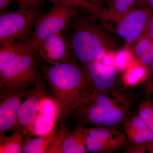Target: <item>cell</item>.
<instances>
[{
  "label": "cell",
  "instance_id": "d6986e66",
  "mask_svg": "<svg viewBox=\"0 0 153 153\" xmlns=\"http://www.w3.org/2000/svg\"><path fill=\"white\" fill-rule=\"evenodd\" d=\"M149 76V68L141 65L135 60L133 63L128 66L123 76L126 88L147 80Z\"/></svg>",
  "mask_w": 153,
  "mask_h": 153
},
{
  "label": "cell",
  "instance_id": "7c38bea8",
  "mask_svg": "<svg viewBox=\"0 0 153 153\" xmlns=\"http://www.w3.org/2000/svg\"><path fill=\"white\" fill-rule=\"evenodd\" d=\"M44 79L30 90L26 100L22 102L18 113V122L25 135H28L30 128L38 116L43 100L48 96Z\"/></svg>",
  "mask_w": 153,
  "mask_h": 153
},
{
  "label": "cell",
  "instance_id": "f1b7e54d",
  "mask_svg": "<svg viewBox=\"0 0 153 153\" xmlns=\"http://www.w3.org/2000/svg\"><path fill=\"white\" fill-rule=\"evenodd\" d=\"M16 0H0V11L4 10Z\"/></svg>",
  "mask_w": 153,
  "mask_h": 153
},
{
  "label": "cell",
  "instance_id": "8992f818",
  "mask_svg": "<svg viewBox=\"0 0 153 153\" xmlns=\"http://www.w3.org/2000/svg\"><path fill=\"white\" fill-rule=\"evenodd\" d=\"M82 66L87 76V94L92 92L118 94L126 89L121 71L114 65L106 66L97 60Z\"/></svg>",
  "mask_w": 153,
  "mask_h": 153
},
{
  "label": "cell",
  "instance_id": "8fae6325",
  "mask_svg": "<svg viewBox=\"0 0 153 153\" xmlns=\"http://www.w3.org/2000/svg\"><path fill=\"white\" fill-rule=\"evenodd\" d=\"M57 138L49 148L47 153H85L88 152L85 143L86 127L76 125L71 130L65 123L58 124Z\"/></svg>",
  "mask_w": 153,
  "mask_h": 153
},
{
  "label": "cell",
  "instance_id": "4316f807",
  "mask_svg": "<svg viewBox=\"0 0 153 153\" xmlns=\"http://www.w3.org/2000/svg\"><path fill=\"white\" fill-rule=\"evenodd\" d=\"M143 36H146L153 42V11L149 18L146 30Z\"/></svg>",
  "mask_w": 153,
  "mask_h": 153
},
{
  "label": "cell",
  "instance_id": "d4e9b609",
  "mask_svg": "<svg viewBox=\"0 0 153 153\" xmlns=\"http://www.w3.org/2000/svg\"><path fill=\"white\" fill-rule=\"evenodd\" d=\"M59 1L75 8H83L93 15L97 12L95 8L87 0H59Z\"/></svg>",
  "mask_w": 153,
  "mask_h": 153
},
{
  "label": "cell",
  "instance_id": "3957f363",
  "mask_svg": "<svg viewBox=\"0 0 153 153\" xmlns=\"http://www.w3.org/2000/svg\"><path fill=\"white\" fill-rule=\"evenodd\" d=\"M136 97L127 101L102 105L79 104L71 115L76 125L123 129L124 124L135 108Z\"/></svg>",
  "mask_w": 153,
  "mask_h": 153
},
{
  "label": "cell",
  "instance_id": "4fadbf2b",
  "mask_svg": "<svg viewBox=\"0 0 153 153\" xmlns=\"http://www.w3.org/2000/svg\"><path fill=\"white\" fill-rule=\"evenodd\" d=\"M36 51L41 60L47 64H57L74 58L68 41L62 32L47 37L39 45Z\"/></svg>",
  "mask_w": 153,
  "mask_h": 153
},
{
  "label": "cell",
  "instance_id": "9a60e30c",
  "mask_svg": "<svg viewBox=\"0 0 153 153\" xmlns=\"http://www.w3.org/2000/svg\"><path fill=\"white\" fill-rule=\"evenodd\" d=\"M137 0H109L108 7H102L97 12L96 17L102 22L119 23L122 19L132 10Z\"/></svg>",
  "mask_w": 153,
  "mask_h": 153
},
{
  "label": "cell",
  "instance_id": "4dcf8cb0",
  "mask_svg": "<svg viewBox=\"0 0 153 153\" xmlns=\"http://www.w3.org/2000/svg\"><path fill=\"white\" fill-rule=\"evenodd\" d=\"M149 78L153 84V60L149 67Z\"/></svg>",
  "mask_w": 153,
  "mask_h": 153
},
{
  "label": "cell",
  "instance_id": "7a4b0ae2",
  "mask_svg": "<svg viewBox=\"0 0 153 153\" xmlns=\"http://www.w3.org/2000/svg\"><path fill=\"white\" fill-rule=\"evenodd\" d=\"M40 69L58 108L57 121L65 123L87 92V76L75 59L55 64L41 63Z\"/></svg>",
  "mask_w": 153,
  "mask_h": 153
},
{
  "label": "cell",
  "instance_id": "277c9868",
  "mask_svg": "<svg viewBox=\"0 0 153 153\" xmlns=\"http://www.w3.org/2000/svg\"><path fill=\"white\" fill-rule=\"evenodd\" d=\"M40 58L33 47L19 55L0 71V87H29L41 82Z\"/></svg>",
  "mask_w": 153,
  "mask_h": 153
},
{
  "label": "cell",
  "instance_id": "ffe728a7",
  "mask_svg": "<svg viewBox=\"0 0 153 153\" xmlns=\"http://www.w3.org/2000/svg\"><path fill=\"white\" fill-rule=\"evenodd\" d=\"M5 133L0 132V153H23L24 134L17 132L8 137Z\"/></svg>",
  "mask_w": 153,
  "mask_h": 153
},
{
  "label": "cell",
  "instance_id": "836d02e7",
  "mask_svg": "<svg viewBox=\"0 0 153 153\" xmlns=\"http://www.w3.org/2000/svg\"><path fill=\"white\" fill-rule=\"evenodd\" d=\"M21 1V0H16V1H15L16 2L18 3L20 1Z\"/></svg>",
  "mask_w": 153,
  "mask_h": 153
},
{
  "label": "cell",
  "instance_id": "52a82bcc",
  "mask_svg": "<svg viewBox=\"0 0 153 153\" xmlns=\"http://www.w3.org/2000/svg\"><path fill=\"white\" fill-rule=\"evenodd\" d=\"M76 12L74 7L60 1L54 4L49 12L43 15L36 23L30 38L32 46L36 50L47 37L65 31Z\"/></svg>",
  "mask_w": 153,
  "mask_h": 153
},
{
  "label": "cell",
  "instance_id": "44dd1931",
  "mask_svg": "<svg viewBox=\"0 0 153 153\" xmlns=\"http://www.w3.org/2000/svg\"><path fill=\"white\" fill-rule=\"evenodd\" d=\"M56 121L55 119L51 117L39 114L33 123L29 135L27 136L41 137L46 135L55 128Z\"/></svg>",
  "mask_w": 153,
  "mask_h": 153
},
{
  "label": "cell",
  "instance_id": "ac0fdd59",
  "mask_svg": "<svg viewBox=\"0 0 153 153\" xmlns=\"http://www.w3.org/2000/svg\"><path fill=\"white\" fill-rule=\"evenodd\" d=\"M133 52L135 60L149 68L153 60V42L143 36L134 45Z\"/></svg>",
  "mask_w": 153,
  "mask_h": 153
},
{
  "label": "cell",
  "instance_id": "6da1fadb",
  "mask_svg": "<svg viewBox=\"0 0 153 153\" xmlns=\"http://www.w3.org/2000/svg\"><path fill=\"white\" fill-rule=\"evenodd\" d=\"M65 31L71 54L82 66L119 48L117 36L90 13L87 15L77 11Z\"/></svg>",
  "mask_w": 153,
  "mask_h": 153
},
{
  "label": "cell",
  "instance_id": "5bb4252c",
  "mask_svg": "<svg viewBox=\"0 0 153 153\" xmlns=\"http://www.w3.org/2000/svg\"><path fill=\"white\" fill-rule=\"evenodd\" d=\"M123 130L130 145L147 146L153 153V132L148 127L134 109L123 126Z\"/></svg>",
  "mask_w": 153,
  "mask_h": 153
},
{
  "label": "cell",
  "instance_id": "83f0119b",
  "mask_svg": "<svg viewBox=\"0 0 153 153\" xmlns=\"http://www.w3.org/2000/svg\"><path fill=\"white\" fill-rule=\"evenodd\" d=\"M90 4H91L97 10L96 13L102 8L103 7L105 0H87Z\"/></svg>",
  "mask_w": 153,
  "mask_h": 153
},
{
  "label": "cell",
  "instance_id": "5b68a950",
  "mask_svg": "<svg viewBox=\"0 0 153 153\" xmlns=\"http://www.w3.org/2000/svg\"><path fill=\"white\" fill-rule=\"evenodd\" d=\"M43 15L40 6L16 11H1V47L11 41L30 40L36 23Z\"/></svg>",
  "mask_w": 153,
  "mask_h": 153
},
{
  "label": "cell",
  "instance_id": "603a6c76",
  "mask_svg": "<svg viewBox=\"0 0 153 153\" xmlns=\"http://www.w3.org/2000/svg\"><path fill=\"white\" fill-rule=\"evenodd\" d=\"M133 53L128 47H124L116 52L115 65L120 71H123L131 64Z\"/></svg>",
  "mask_w": 153,
  "mask_h": 153
},
{
  "label": "cell",
  "instance_id": "9c48e42d",
  "mask_svg": "<svg viewBox=\"0 0 153 153\" xmlns=\"http://www.w3.org/2000/svg\"><path fill=\"white\" fill-rule=\"evenodd\" d=\"M28 88L1 87L0 132L12 131L23 134L18 122V113L23 98L30 91Z\"/></svg>",
  "mask_w": 153,
  "mask_h": 153
},
{
  "label": "cell",
  "instance_id": "f546056e",
  "mask_svg": "<svg viewBox=\"0 0 153 153\" xmlns=\"http://www.w3.org/2000/svg\"><path fill=\"white\" fill-rule=\"evenodd\" d=\"M146 84L147 87L146 91L150 94L153 97V84L149 78L147 79Z\"/></svg>",
  "mask_w": 153,
  "mask_h": 153
},
{
  "label": "cell",
  "instance_id": "7402d4cb",
  "mask_svg": "<svg viewBox=\"0 0 153 153\" xmlns=\"http://www.w3.org/2000/svg\"><path fill=\"white\" fill-rule=\"evenodd\" d=\"M146 95L139 101L138 113L145 123L153 132V98L146 91Z\"/></svg>",
  "mask_w": 153,
  "mask_h": 153
},
{
  "label": "cell",
  "instance_id": "d6a6232c",
  "mask_svg": "<svg viewBox=\"0 0 153 153\" xmlns=\"http://www.w3.org/2000/svg\"><path fill=\"white\" fill-rule=\"evenodd\" d=\"M139 1L140 2H145L146 1V0H137V2Z\"/></svg>",
  "mask_w": 153,
  "mask_h": 153
},
{
  "label": "cell",
  "instance_id": "ba28073f",
  "mask_svg": "<svg viewBox=\"0 0 153 153\" xmlns=\"http://www.w3.org/2000/svg\"><path fill=\"white\" fill-rule=\"evenodd\" d=\"M85 143L88 152L94 153H117L130 145L123 132L103 127H86Z\"/></svg>",
  "mask_w": 153,
  "mask_h": 153
},
{
  "label": "cell",
  "instance_id": "e0dca14e",
  "mask_svg": "<svg viewBox=\"0 0 153 153\" xmlns=\"http://www.w3.org/2000/svg\"><path fill=\"white\" fill-rule=\"evenodd\" d=\"M33 47L28 41H13L6 43L0 49V71L16 57Z\"/></svg>",
  "mask_w": 153,
  "mask_h": 153
},
{
  "label": "cell",
  "instance_id": "2e32d148",
  "mask_svg": "<svg viewBox=\"0 0 153 153\" xmlns=\"http://www.w3.org/2000/svg\"><path fill=\"white\" fill-rule=\"evenodd\" d=\"M59 127L58 125L50 133L36 138H31L30 136H25L23 153H47L49 148L57 138Z\"/></svg>",
  "mask_w": 153,
  "mask_h": 153
},
{
  "label": "cell",
  "instance_id": "484cf974",
  "mask_svg": "<svg viewBox=\"0 0 153 153\" xmlns=\"http://www.w3.org/2000/svg\"><path fill=\"white\" fill-rule=\"evenodd\" d=\"M43 1H48L54 4L59 2V0H21L17 4L19 10H25L40 6Z\"/></svg>",
  "mask_w": 153,
  "mask_h": 153
},
{
  "label": "cell",
  "instance_id": "30bf717a",
  "mask_svg": "<svg viewBox=\"0 0 153 153\" xmlns=\"http://www.w3.org/2000/svg\"><path fill=\"white\" fill-rule=\"evenodd\" d=\"M153 9H134L118 23L116 33L127 45H134L142 37Z\"/></svg>",
  "mask_w": 153,
  "mask_h": 153
},
{
  "label": "cell",
  "instance_id": "cb8c5ba5",
  "mask_svg": "<svg viewBox=\"0 0 153 153\" xmlns=\"http://www.w3.org/2000/svg\"><path fill=\"white\" fill-rule=\"evenodd\" d=\"M48 116L57 120L58 111L57 104L52 97L47 96L43 100L38 115Z\"/></svg>",
  "mask_w": 153,
  "mask_h": 153
},
{
  "label": "cell",
  "instance_id": "1f68e13d",
  "mask_svg": "<svg viewBox=\"0 0 153 153\" xmlns=\"http://www.w3.org/2000/svg\"><path fill=\"white\" fill-rule=\"evenodd\" d=\"M146 2L150 5V7L153 9V0H146Z\"/></svg>",
  "mask_w": 153,
  "mask_h": 153
}]
</instances>
